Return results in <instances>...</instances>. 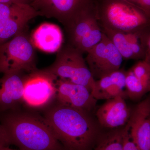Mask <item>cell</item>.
<instances>
[{"instance_id": "cell-5", "label": "cell", "mask_w": 150, "mask_h": 150, "mask_svg": "<svg viewBox=\"0 0 150 150\" xmlns=\"http://www.w3.org/2000/svg\"><path fill=\"white\" fill-rule=\"evenodd\" d=\"M35 47L24 32L0 45V73L32 72L38 70Z\"/></svg>"}, {"instance_id": "cell-12", "label": "cell", "mask_w": 150, "mask_h": 150, "mask_svg": "<svg viewBox=\"0 0 150 150\" xmlns=\"http://www.w3.org/2000/svg\"><path fill=\"white\" fill-rule=\"evenodd\" d=\"M132 141L141 150H150V99L141 101L131 111L128 123Z\"/></svg>"}, {"instance_id": "cell-3", "label": "cell", "mask_w": 150, "mask_h": 150, "mask_svg": "<svg viewBox=\"0 0 150 150\" xmlns=\"http://www.w3.org/2000/svg\"><path fill=\"white\" fill-rule=\"evenodd\" d=\"M96 11L102 29L127 32L150 26V15L126 0H96Z\"/></svg>"}, {"instance_id": "cell-10", "label": "cell", "mask_w": 150, "mask_h": 150, "mask_svg": "<svg viewBox=\"0 0 150 150\" xmlns=\"http://www.w3.org/2000/svg\"><path fill=\"white\" fill-rule=\"evenodd\" d=\"M87 54L85 59L95 80L119 70L123 62L121 54L104 33L101 41Z\"/></svg>"}, {"instance_id": "cell-8", "label": "cell", "mask_w": 150, "mask_h": 150, "mask_svg": "<svg viewBox=\"0 0 150 150\" xmlns=\"http://www.w3.org/2000/svg\"><path fill=\"white\" fill-rule=\"evenodd\" d=\"M53 75L43 70L29 73L25 76L23 102L30 107H44L56 98V80Z\"/></svg>"}, {"instance_id": "cell-9", "label": "cell", "mask_w": 150, "mask_h": 150, "mask_svg": "<svg viewBox=\"0 0 150 150\" xmlns=\"http://www.w3.org/2000/svg\"><path fill=\"white\" fill-rule=\"evenodd\" d=\"M38 16L39 14L30 4H0V45L24 32L28 23Z\"/></svg>"}, {"instance_id": "cell-13", "label": "cell", "mask_w": 150, "mask_h": 150, "mask_svg": "<svg viewBox=\"0 0 150 150\" xmlns=\"http://www.w3.org/2000/svg\"><path fill=\"white\" fill-rule=\"evenodd\" d=\"M125 98L121 96L107 100L96 112L98 122L103 127L118 129L128 123L131 110L127 106Z\"/></svg>"}, {"instance_id": "cell-7", "label": "cell", "mask_w": 150, "mask_h": 150, "mask_svg": "<svg viewBox=\"0 0 150 150\" xmlns=\"http://www.w3.org/2000/svg\"><path fill=\"white\" fill-rule=\"evenodd\" d=\"M102 30L123 59L150 62V26L127 32Z\"/></svg>"}, {"instance_id": "cell-27", "label": "cell", "mask_w": 150, "mask_h": 150, "mask_svg": "<svg viewBox=\"0 0 150 150\" xmlns=\"http://www.w3.org/2000/svg\"><path fill=\"white\" fill-rule=\"evenodd\" d=\"M0 150H21L20 149H11L9 146L4 147L0 149Z\"/></svg>"}, {"instance_id": "cell-26", "label": "cell", "mask_w": 150, "mask_h": 150, "mask_svg": "<svg viewBox=\"0 0 150 150\" xmlns=\"http://www.w3.org/2000/svg\"><path fill=\"white\" fill-rule=\"evenodd\" d=\"M14 2H16L15 0H0V4H9Z\"/></svg>"}, {"instance_id": "cell-17", "label": "cell", "mask_w": 150, "mask_h": 150, "mask_svg": "<svg viewBox=\"0 0 150 150\" xmlns=\"http://www.w3.org/2000/svg\"><path fill=\"white\" fill-rule=\"evenodd\" d=\"M97 23L96 11L70 23L64 27L67 44L76 48L81 39Z\"/></svg>"}, {"instance_id": "cell-18", "label": "cell", "mask_w": 150, "mask_h": 150, "mask_svg": "<svg viewBox=\"0 0 150 150\" xmlns=\"http://www.w3.org/2000/svg\"><path fill=\"white\" fill-rule=\"evenodd\" d=\"M123 129H115L100 137L93 150H123Z\"/></svg>"}, {"instance_id": "cell-19", "label": "cell", "mask_w": 150, "mask_h": 150, "mask_svg": "<svg viewBox=\"0 0 150 150\" xmlns=\"http://www.w3.org/2000/svg\"><path fill=\"white\" fill-rule=\"evenodd\" d=\"M126 88L127 97L132 100L141 99L150 90L135 76L131 69L126 71Z\"/></svg>"}, {"instance_id": "cell-20", "label": "cell", "mask_w": 150, "mask_h": 150, "mask_svg": "<svg viewBox=\"0 0 150 150\" xmlns=\"http://www.w3.org/2000/svg\"><path fill=\"white\" fill-rule=\"evenodd\" d=\"M103 35L102 29L98 23L81 39L75 48L83 54L87 53L101 41Z\"/></svg>"}, {"instance_id": "cell-21", "label": "cell", "mask_w": 150, "mask_h": 150, "mask_svg": "<svg viewBox=\"0 0 150 150\" xmlns=\"http://www.w3.org/2000/svg\"><path fill=\"white\" fill-rule=\"evenodd\" d=\"M134 75L149 90H150V62L142 60L131 68Z\"/></svg>"}, {"instance_id": "cell-15", "label": "cell", "mask_w": 150, "mask_h": 150, "mask_svg": "<svg viewBox=\"0 0 150 150\" xmlns=\"http://www.w3.org/2000/svg\"><path fill=\"white\" fill-rule=\"evenodd\" d=\"M126 71H114L96 80L91 94L96 100H107L121 96L127 97L126 88Z\"/></svg>"}, {"instance_id": "cell-4", "label": "cell", "mask_w": 150, "mask_h": 150, "mask_svg": "<svg viewBox=\"0 0 150 150\" xmlns=\"http://www.w3.org/2000/svg\"><path fill=\"white\" fill-rule=\"evenodd\" d=\"M83 54L68 44L62 45L53 64L43 70L58 79L84 86L91 93L96 80L89 69Z\"/></svg>"}, {"instance_id": "cell-24", "label": "cell", "mask_w": 150, "mask_h": 150, "mask_svg": "<svg viewBox=\"0 0 150 150\" xmlns=\"http://www.w3.org/2000/svg\"><path fill=\"white\" fill-rule=\"evenodd\" d=\"M138 6L150 15V0H126Z\"/></svg>"}, {"instance_id": "cell-25", "label": "cell", "mask_w": 150, "mask_h": 150, "mask_svg": "<svg viewBox=\"0 0 150 150\" xmlns=\"http://www.w3.org/2000/svg\"><path fill=\"white\" fill-rule=\"evenodd\" d=\"M16 3L28 4L30 5L34 0H15Z\"/></svg>"}, {"instance_id": "cell-1", "label": "cell", "mask_w": 150, "mask_h": 150, "mask_svg": "<svg viewBox=\"0 0 150 150\" xmlns=\"http://www.w3.org/2000/svg\"><path fill=\"white\" fill-rule=\"evenodd\" d=\"M64 150H88L98 134L88 112L57 104L44 116Z\"/></svg>"}, {"instance_id": "cell-14", "label": "cell", "mask_w": 150, "mask_h": 150, "mask_svg": "<svg viewBox=\"0 0 150 150\" xmlns=\"http://www.w3.org/2000/svg\"><path fill=\"white\" fill-rule=\"evenodd\" d=\"M21 73L4 74L0 79V112L13 109L23 101L25 76Z\"/></svg>"}, {"instance_id": "cell-22", "label": "cell", "mask_w": 150, "mask_h": 150, "mask_svg": "<svg viewBox=\"0 0 150 150\" xmlns=\"http://www.w3.org/2000/svg\"><path fill=\"white\" fill-rule=\"evenodd\" d=\"M123 150H141L139 149L131 139L128 126L126 125L123 127Z\"/></svg>"}, {"instance_id": "cell-16", "label": "cell", "mask_w": 150, "mask_h": 150, "mask_svg": "<svg viewBox=\"0 0 150 150\" xmlns=\"http://www.w3.org/2000/svg\"><path fill=\"white\" fill-rule=\"evenodd\" d=\"M30 39L35 48L46 53H54L62 47L64 36L57 25L44 23L34 30Z\"/></svg>"}, {"instance_id": "cell-23", "label": "cell", "mask_w": 150, "mask_h": 150, "mask_svg": "<svg viewBox=\"0 0 150 150\" xmlns=\"http://www.w3.org/2000/svg\"><path fill=\"white\" fill-rule=\"evenodd\" d=\"M12 144L9 135L5 127L0 123V149Z\"/></svg>"}, {"instance_id": "cell-2", "label": "cell", "mask_w": 150, "mask_h": 150, "mask_svg": "<svg viewBox=\"0 0 150 150\" xmlns=\"http://www.w3.org/2000/svg\"><path fill=\"white\" fill-rule=\"evenodd\" d=\"M2 124L12 144L21 150H64L44 117L30 113H11Z\"/></svg>"}, {"instance_id": "cell-6", "label": "cell", "mask_w": 150, "mask_h": 150, "mask_svg": "<svg viewBox=\"0 0 150 150\" xmlns=\"http://www.w3.org/2000/svg\"><path fill=\"white\" fill-rule=\"evenodd\" d=\"M30 5L39 16L56 19L64 27L96 11V0H34Z\"/></svg>"}, {"instance_id": "cell-11", "label": "cell", "mask_w": 150, "mask_h": 150, "mask_svg": "<svg viewBox=\"0 0 150 150\" xmlns=\"http://www.w3.org/2000/svg\"><path fill=\"white\" fill-rule=\"evenodd\" d=\"M56 83L58 104L88 112L95 107L97 100L84 86L58 79Z\"/></svg>"}]
</instances>
